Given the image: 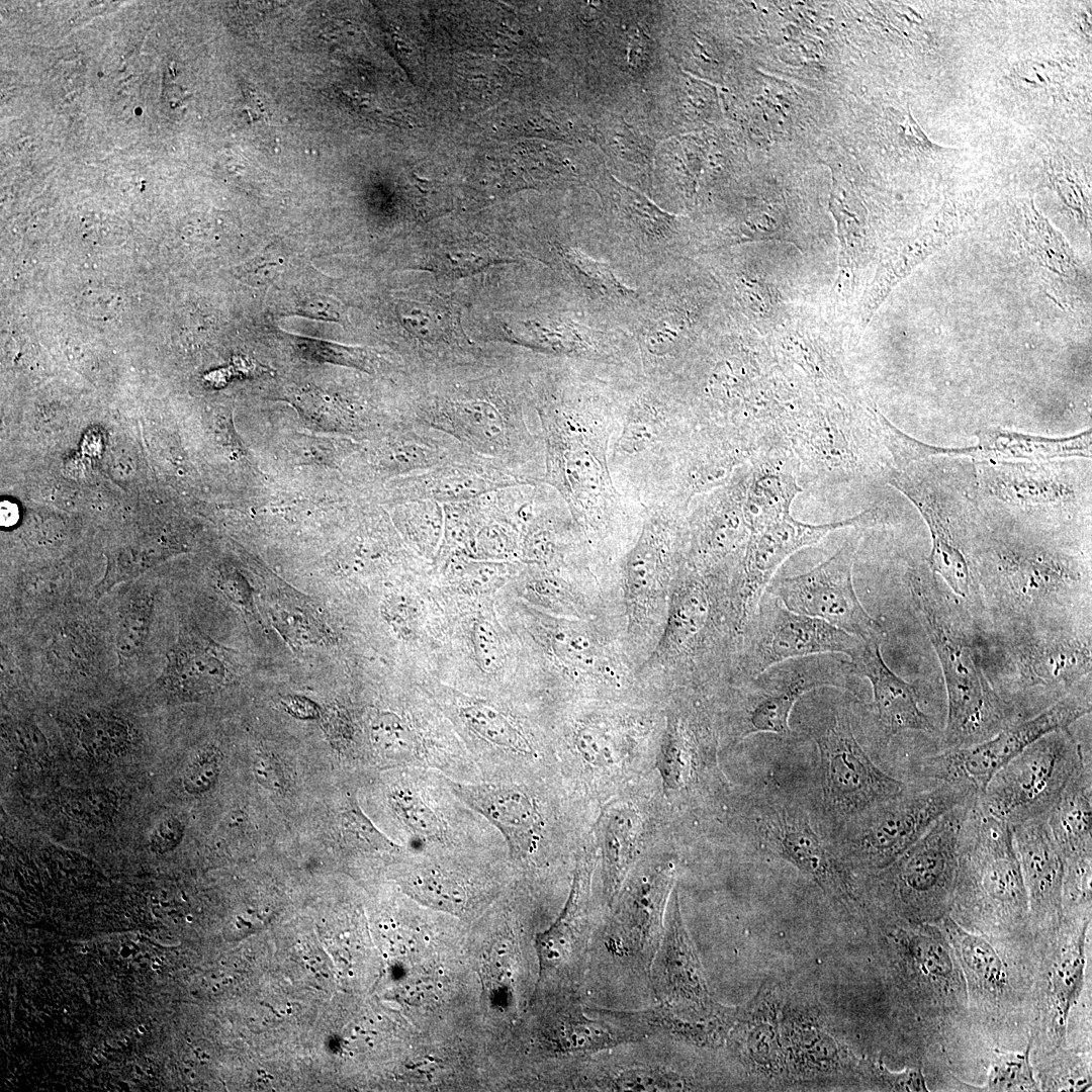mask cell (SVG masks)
<instances>
[{"mask_svg": "<svg viewBox=\"0 0 1092 1092\" xmlns=\"http://www.w3.org/2000/svg\"><path fill=\"white\" fill-rule=\"evenodd\" d=\"M935 923L961 964L975 1037L989 1049L1023 1050L1031 1038L1034 938L992 940L964 928L949 914Z\"/></svg>", "mask_w": 1092, "mask_h": 1092, "instance_id": "obj_5", "label": "cell"}, {"mask_svg": "<svg viewBox=\"0 0 1092 1092\" xmlns=\"http://www.w3.org/2000/svg\"><path fill=\"white\" fill-rule=\"evenodd\" d=\"M387 802L418 853L452 854L491 845L481 841L482 834L475 832L479 825L437 771L408 768L390 784Z\"/></svg>", "mask_w": 1092, "mask_h": 1092, "instance_id": "obj_15", "label": "cell"}, {"mask_svg": "<svg viewBox=\"0 0 1092 1092\" xmlns=\"http://www.w3.org/2000/svg\"><path fill=\"white\" fill-rule=\"evenodd\" d=\"M342 835L348 845L376 853H399L402 849L379 831L356 802H351L340 817Z\"/></svg>", "mask_w": 1092, "mask_h": 1092, "instance_id": "obj_47", "label": "cell"}, {"mask_svg": "<svg viewBox=\"0 0 1092 1092\" xmlns=\"http://www.w3.org/2000/svg\"><path fill=\"white\" fill-rule=\"evenodd\" d=\"M421 854V853H420ZM418 862L402 880L403 891L419 903L438 911L463 915L473 905L475 894L462 877L436 862Z\"/></svg>", "mask_w": 1092, "mask_h": 1092, "instance_id": "obj_36", "label": "cell"}, {"mask_svg": "<svg viewBox=\"0 0 1092 1092\" xmlns=\"http://www.w3.org/2000/svg\"><path fill=\"white\" fill-rule=\"evenodd\" d=\"M638 820L630 809L613 808L604 820L605 888L612 900L624 882L635 852Z\"/></svg>", "mask_w": 1092, "mask_h": 1092, "instance_id": "obj_37", "label": "cell"}, {"mask_svg": "<svg viewBox=\"0 0 1092 1092\" xmlns=\"http://www.w3.org/2000/svg\"><path fill=\"white\" fill-rule=\"evenodd\" d=\"M872 412L876 419L878 432L891 455L893 465L920 461L938 455L971 457H974L975 455V446L966 448H944L920 442L900 431L879 411L873 410Z\"/></svg>", "mask_w": 1092, "mask_h": 1092, "instance_id": "obj_45", "label": "cell"}, {"mask_svg": "<svg viewBox=\"0 0 1092 1092\" xmlns=\"http://www.w3.org/2000/svg\"><path fill=\"white\" fill-rule=\"evenodd\" d=\"M1032 1037L1021 1051L993 1049L978 1091H1040L1030 1060Z\"/></svg>", "mask_w": 1092, "mask_h": 1092, "instance_id": "obj_40", "label": "cell"}, {"mask_svg": "<svg viewBox=\"0 0 1092 1092\" xmlns=\"http://www.w3.org/2000/svg\"><path fill=\"white\" fill-rule=\"evenodd\" d=\"M1091 1052L1061 1048L1031 1060L1040 1091H1086L1092 1084Z\"/></svg>", "mask_w": 1092, "mask_h": 1092, "instance_id": "obj_38", "label": "cell"}, {"mask_svg": "<svg viewBox=\"0 0 1092 1092\" xmlns=\"http://www.w3.org/2000/svg\"><path fill=\"white\" fill-rule=\"evenodd\" d=\"M905 1048L940 1063L971 1030L966 983L953 947L936 923L875 914L868 927Z\"/></svg>", "mask_w": 1092, "mask_h": 1092, "instance_id": "obj_1", "label": "cell"}, {"mask_svg": "<svg viewBox=\"0 0 1092 1092\" xmlns=\"http://www.w3.org/2000/svg\"><path fill=\"white\" fill-rule=\"evenodd\" d=\"M459 586L473 592H487L497 588L511 574L513 565L508 561L477 560L469 558L451 559L444 567Z\"/></svg>", "mask_w": 1092, "mask_h": 1092, "instance_id": "obj_48", "label": "cell"}, {"mask_svg": "<svg viewBox=\"0 0 1092 1092\" xmlns=\"http://www.w3.org/2000/svg\"><path fill=\"white\" fill-rule=\"evenodd\" d=\"M977 796L945 783L915 784L840 826L835 852L856 876L874 874L912 846L943 814Z\"/></svg>", "mask_w": 1092, "mask_h": 1092, "instance_id": "obj_9", "label": "cell"}, {"mask_svg": "<svg viewBox=\"0 0 1092 1092\" xmlns=\"http://www.w3.org/2000/svg\"><path fill=\"white\" fill-rule=\"evenodd\" d=\"M1049 814L1012 826L1028 898L1033 938L1056 931L1063 920L1064 858L1053 838Z\"/></svg>", "mask_w": 1092, "mask_h": 1092, "instance_id": "obj_24", "label": "cell"}, {"mask_svg": "<svg viewBox=\"0 0 1092 1092\" xmlns=\"http://www.w3.org/2000/svg\"><path fill=\"white\" fill-rule=\"evenodd\" d=\"M1087 758L1068 728L1049 733L998 769L976 804L1011 827L1045 816Z\"/></svg>", "mask_w": 1092, "mask_h": 1092, "instance_id": "obj_11", "label": "cell"}, {"mask_svg": "<svg viewBox=\"0 0 1092 1092\" xmlns=\"http://www.w3.org/2000/svg\"><path fill=\"white\" fill-rule=\"evenodd\" d=\"M81 740L90 753L96 756H113L124 750L128 744L129 731L121 721L98 715L84 722Z\"/></svg>", "mask_w": 1092, "mask_h": 1092, "instance_id": "obj_49", "label": "cell"}, {"mask_svg": "<svg viewBox=\"0 0 1092 1092\" xmlns=\"http://www.w3.org/2000/svg\"><path fill=\"white\" fill-rule=\"evenodd\" d=\"M673 880L670 862L635 874L600 932L604 948L616 963L647 979L662 936Z\"/></svg>", "mask_w": 1092, "mask_h": 1092, "instance_id": "obj_17", "label": "cell"}, {"mask_svg": "<svg viewBox=\"0 0 1092 1092\" xmlns=\"http://www.w3.org/2000/svg\"><path fill=\"white\" fill-rule=\"evenodd\" d=\"M596 140L613 159L652 170L656 143L624 120H610L596 129Z\"/></svg>", "mask_w": 1092, "mask_h": 1092, "instance_id": "obj_43", "label": "cell"}, {"mask_svg": "<svg viewBox=\"0 0 1092 1092\" xmlns=\"http://www.w3.org/2000/svg\"><path fill=\"white\" fill-rule=\"evenodd\" d=\"M257 780L267 788L281 791L284 788V777L280 764L269 755L260 756L254 764Z\"/></svg>", "mask_w": 1092, "mask_h": 1092, "instance_id": "obj_57", "label": "cell"}, {"mask_svg": "<svg viewBox=\"0 0 1092 1092\" xmlns=\"http://www.w3.org/2000/svg\"><path fill=\"white\" fill-rule=\"evenodd\" d=\"M748 671L756 676L769 667L795 658L819 654H846L849 659L864 641L814 617L787 609L765 590L753 613Z\"/></svg>", "mask_w": 1092, "mask_h": 1092, "instance_id": "obj_18", "label": "cell"}, {"mask_svg": "<svg viewBox=\"0 0 1092 1092\" xmlns=\"http://www.w3.org/2000/svg\"><path fill=\"white\" fill-rule=\"evenodd\" d=\"M711 614L710 597L700 582L691 585L677 606L674 629L681 641L698 636L709 621Z\"/></svg>", "mask_w": 1092, "mask_h": 1092, "instance_id": "obj_50", "label": "cell"}, {"mask_svg": "<svg viewBox=\"0 0 1092 1092\" xmlns=\"http://www.w3.org/2000/svg\"><path fill=\"white\" fill-rule=\"evenodd\" d=\"M155 602V590L142 587L131 589L123 600L115 648L120 666L132 663L142 653L147 641Z\"/></svg>", "mask_w": 1092, "mask_h": 1092, "instance_id": "obj_39", "label": "cell"}, {"mask_svg": "<svg viewBox=\"0 0 1092 1092\" xmlns=\"http://www.w3.org/2000/svg\"><path fill=\"white\" fill-rule=\"evenodd\" d=\"M1092 855L1064 859L1063 920H1092Z\"/></svg>", "mask_w": 1092, "mask_h": 1092, "instance_id": "obj_44", "label": "cell"}, {"mask_svg": "<svg viewBox=\"0 0 1092 1092\" xmlns=\"http://www.w3.org/2000/svg\"><path fill=\"white\" fill-rule=\"evenodd\" d=\"M917 616L939 660L947 697V717L941 749L983 742L1017 721L1013 707L989 685L970 646L942 615L940 602L928 579L908 575Z\"/></svg>", "mask_w": 1092, "mask_h": 1092, "instance_id": "obj_8", "label": "cell"}, {"mask_svg": "<svg viewBox=\"0 0 1092 1092\" xmlns=\"http://www.w3.org/2000/svg\"><path fill=\"white\" fill-rule=\"evenodd\" d=\"M610 1050L580 1059L574 1087L586 1091H695L714 1087L692 1069L658 1056Z\"/></svg>", "mask_w": 1092, "mask_h": 1092, "instance_id": "obj_25", "label": "cell"}, {"mask_svg": "<svg viewBox=\"0 0 1092 1092\" xmlns=\"http://www.w3.org/2000/svg\"><path fill=\"white\" fill-rule=\"evenodd\" d=\"M1013 75L1026 89L1048 88L1060 82L1063 77L1062 70L1057 64L1043 61L1021 63L1014 69Z\"/></svg>", "mask_w": 1092, "mask_h": 1092, "instance_id": "obj_55", "label": "cell"}, {"mask_svg": "<svg viewBox=\"0 0 1092 1092\" xmlns=\"http://www.w3.org/2000/svg\"><path fill=\"white\" fill-rule=\"evenodd\" d=\"M474 657L479 668L487 673L498 671L505 654L499 633L489 618L479 617L471 630Z\"/></svg>", "mask_w": 1092, "mask_h": 1092, "instance_id": "obj_51", "label": "cell"}, {"mask_svg": "<svg viewBox=\"0 0 1092 1092\" xmlns=\"http://www.w3.org/2000/svg\"><path fill=\"white\" fill-rule=\"evenodd\" d=\"M532 404L544 446L542 483L555 489L576 518L602 520L630 502L614 483L608 454L620 431L623 401L589 390H561L545 391Z\"/></svg>", "mask_w": 1092, "mask_h": 1092, "instance_id": "obj_2", "label": "cell"}, {"mask_svg": "<svg viewBox=\"0 0 1092 1092\" xmlns=\"http://www.w3.org/2000/svg\"><path fill=\"white\" fill-rule=\"evenodd\" d=\"M648 980L658 1006L640 1013L654 1035L663 1033L697 1049L725 1045L737 1006L723 1005L711 995L675 892Z\"/></svg>", "mask_w": 1092, "mask_h": 1092, "instance_id": "obj_6", "label": "cell"}, {"mask_svg": "<svg viewBox=\"0 0 1092 1092\" xmlns=\"http://www.w3.org/2000/svg\"><path fill=\"white\" fill-rule=\"evenodd\" d=\"M1091 922L1062 920L1060 927L1034 938L1030 1060L1067 1045L1073 1007L1091 986Z\"/></svg>", "mask_w": 1092, "mask_h": 1092, "instance_id": "obj_10", "label": "cell"}, {"mask_svg": "<svg viewBox=\"0 0 1092 1092\" xmlns=\"http://www.w3.org/2000/svg\"><path fill=\"white\" fill-rule=\"evenodd\" d=\"M397 516L404 536L418 554L436 559L443 536V506L429 500L405 502Z\"/></svg>", "mask_w": 1092, "mask_h": 1092, "instance_id": "obj_41", "label": "cell"}, {"mask_svg": "<svg viewBox=\"0 0 1092 1092\" xmlns=\"http://www.w3.org/2000/svg\"><path fill=\"white\" fill-rule=\"evenodd\" d=\"M968 210L969 200L967 199L945 203L919 234L882 266L863 302L861 313L863 327L892 288L957 233Z\"/></svg>", "mask_w": 1092, "mask_h": 1092, "instance_id": "obj_32", "label": "cell"}, {"mask_svg": "<svg viewBox=\"0 0 1092 1092\" xmlns=\"http://www.w3.org/2000/svg\"><path fill=\"white\" fill-rule=\"evenodd\" d=\"M1064 859L1092 855V764L1087 758L1070 779L1048 817Z\"/></svg>", "mask_w": 1092, "mask_h": 1092, "instance_id": "obj_34", "label": "cell"}, {"mask_svg": "<svg viewBox=\"0 0 1092 1092\" xmlns=\"http://www.w3.org/2000/svg\"><path fill=\"white\" fill-rule=\"evenodd\" d=\"M752 823L760 849L791 863L831 901L866 924L868 909L857 877L822 840L800 806L777 797H762Z\"/></svg>", "mask_w": 1092, "mask_h": 1092, "instance_id": "obj_12", "label": "cell"}, {"mask_svg": "<svg viewBox=\"0 0 1092 1092\" xmlns=\"http://www.w3.org/2000/svg\"><path fill=\"white\" fill-rule=\"evenodd\" d=\"M182 836L183 826L181 822L174 817L165 818L153 830L150 845L154 850L166 851L175 847Z\"/></svg>", "mask_w": 1092, "mask_h": 1092, "instance_id": "obj_56", "label": "cell"}, {"mask_svg": "<svg viewBox=\"0 0 1092 1092\" xmlns=\"http://www.w3.org/2000/svg\"><path fill=\"white\" fill-rule=\"evenodd\" d=\"M457 717L478 742L474 762L482 780H508L511 759L535 754L514 719L490 702L465 701L457 708Z\"/></svg>", "mask_w": 1092, "mask_h": 1092, "instance_id": "obj_31", "label": "cell"}, {"mask_svg": "<svg viewBox=\"0 0 1092 1092\" xmlns=\"http://www.w3.org/2000/svg\"><path fill=\"white\" fill-rule=\"evenodd\" d=\"M880 646L881 641H864L850 660L858 676L867 677L871 682L882 742L887 743L908 730L936 733L932 719L919 706L915 689L888 666Z\"/></svg>", "mask_w": 1092, "mask_h": 1092, "instance_id": "obj_29", "label": "cell"}, {"mask_svg": "<svg viewBox=\"0 0 1092 1092\" xmlns=\"http://www.w3.org/2000/svg\"><path fill=\"white\" fill-rule=\"evenodd\" d=\"M858 1086L873 1091H929L923 1069L907 1066L893 1071L879 1058L861 1057L858 1064Z\"/></svg>", "mask_w": 1092, "mask_h": 1092, "instance_id": "obj_46", "label": "cell"}, {"mask_svg": "<svg viewBox=\"0 0 1092 1092\" xmlns=\"http://www.w3.org/2000/svg\"><path fill=\"white\" fill-rule=\"evenodd\" d=\"M1091 711L1090 696L1069 693L1039 713L1017 720L993 737L962 748L941 749L920 763L919 784L945 783L977 797L993 775L1042 736L1068 728Z\"/></svg>", "mask_w": 1092, "mask_h": 1092, "instance_id": "obj_14", "label": "cell"}, {"mask_svg": "<svg viewBox=\"0 0 1092 1092\" xmlns=\"http://www.w3.org/2000/svg\"><path fill=\"white\" fill-rule=\"evenodd\" d=\"M970 806L946 812L888 867L858 878L870 912L913 923H935L949 914L959 835Z\"/></svg>", "mask_w": 1092, "mask_h": 1092, "instance_id": "obj_7", "label": "cell"}, {"mask_svg": "<svg viewBox=\"0 0 1092 1092\" xmlns=\"http://www.w3.org/2000/svg\"><path fill=\"white\" fill-rule=\"evenodd\" d=\"M858 537H851L810 570L777 579L767 590L787 609L821 619L863 641H881L884 628L856 596L852 566Z\"/></svg>", "mask_w": 1092, "mask_h": 1092, "instance_id": "obj_16", "label": "cell"}, {"mask_svg": "<svg viewBox=\"0 0 1092 1092\" xmlns=\"http://www.w3.org/2000/svg\"><path fill=\"white\" fill-rule=\"evenodd\" d=\"M858 676L850 659L819 654L778 663L755 677L746 709L744 735L774 733L789 736L795 704L806 693L823 687L852 691Z\"/></svg>", "mask_w": 1092, "mask_h": 1092, "instance_id": "obj_19", "label": "cell"}, {"mask_svg": "<svg viewBox=\"0 0 1092 1092\" xmlns=\"http://www.w3.org/2000/svg\"><path fill=\"white\" fill-rule=\"evenodd\" d=\"M526 399L500 380L450 383L418 392L403 419L442 432L523 484L542 482L544 446Z\"/></svg>", "mask_w": 1092, "mask_h": 1092, "instance_id": "obj_3", "label": "cell"}, {"mask_svg": "<svg viewBox=\"0 0 1092 1092\" xmlns=\"http://www.w3.org/2000/svg\"><path fill=\"white\" fill-rule=\"evenodd\" d=\"M809 734L819 751L822 805L839 827L907 788L872 760L841 709L825 714Z\"/></svg>", "mask_w": 1092, "mask_h": 1092, "instance_id": "obj_13", "label": "cell"}, {"mask_svg": "<svg viewBox=\"0 0 1092 1092\" xmlns=\"http://www.w3.org/2000/svg\"><path fill=\"white\" fill-rule=\"evenodd\" d=\"M596 189L618 231L640 252L659 255L673 248L678 236L675 215L660 209L649 198L622 184L611 174H603L597 181Z\"/></svg>", "mask_w": 1092, "mask_h": 1092, "instance_id": "obj_30", "label": "cell"}, {"mask_svg": "<svg viewBox=\"0 0 1092 1092\" xmlns=\"http://www.w3.org/2000/svg\"><path fill=\"white\" fill-rule=\"evenodd\" d=\"M781 1036L786 1087H828L840 1081L858 1086L860 1058L827 1031L811 1007L785 1002Z\"/></svg>", "mask_w": 1092, "mask_h": 1092, "instance_id": "obj_20", "label": "cell"}, {"mask_svg": "<svg viewBox=\"0 0 1092 1092\" xmlns=\"http://www.w3.org/2000/svg\"><path fill=\"white\" fill-rule=\"evenodd\" d=\"M889 483L915 505L929 528L932 546L927 562L931 571L940 574L958 596L967 597L972 583L970 567L934 486L916 462L892 466Z\"/></svg>", "mask_w": 1092, "mask_h": 1092, "instance_id": "obj_27", "label": "cell"}, {"mask_svg": "<svg viewBox=\"0 0 1092 1092\" xmlns=\"http://www.w3.org/2000/svg\"><path fill=\"white\" fill-rule=\"evenodd\" d=\"M877 519V510H867L846 520L807 524L783 516L749 532L743 560L742 603L745 617L753 615L778 567L796 551L812 546L833 531L867 527Z\"/></svg>", "mask_w": 1092, "mask_h": 1092, "instance_id": "obj_23", "label": "cell"}, {"mask_svg": "<svg viewBox=\"0 0 1092 1092\" xmlns=\"http://www.w3.org/2000/svg\"><path fill=\"white\" fill-rule=\"evenodd\" d=\"M167 657L159 682L172 696L199 698L224 684L226 669L221 654L199 635L183 634Z\"/></svg>", "mask_w": 1092, "mask_h": 1092, "instance_id": "obj_33", "label": "cell"}, {"mask_svg": "<svg viewBox=\"0 0 1092 1092\" xmlns=\"http://www.w3.org/2000/svg\"><path fill=\"white\" fill-rule=\"evenodd\" d=\"M950 917L1000 941L1032 939L1027 893L1011 826L976 804L969 807L958 845Z\"/></svg>", "mask_w": 1092, "mask_h": 1092, "instance_id": "obj_4", "label": "cell"}, {"mask_svg": "<svg viewBox=\"0 0 1092 1092\" xmlns=\"http://www.w3.org/2000/svg\"><path fill=\"white\" fill-rule=\"evenodd\" d=\"M784 1003L780 986L763 983L748 1002L737 1006L724 1045L746 1077L762 1087H786L781 1036Z\"/></svg>", "mask_w": 1092, "mask_h": 1092, "instance_id": "obj_22", "label": "cell"}, {"mask_svg": "<svg viewBox=\"0 0 1092 1092\" xmlns=\"http://www.w3.org/2000/svg\"><path fill=\"white\" fill-rule=\"evenodd\" d=\"M523 484L479 455L402 476L393 487L401 502L429 500L440 505L469 500L482 494Z\"/></svg>", "mask_w": 1092, "mask_h": 1092, "instance_id": "obj_28", "label": "cell"}, {"mask_svg": "<svg viewBox=\"0 0 1092 1092\" xmlns=\"http://www.w3.org/2000/svg\"><path fill=\"white\" fill-rule=\"evenodd\" d=\"M222 754L212 746L200 749L187 765L183 776V786L192 795L208 791L216 782L221 765Z\"/></svg>", "mask_w": 1092, "mask_h": 1092, "instance_id": "obj_52", "label": "cell"}, {"mask_svg": "<svg viewBox=\"0 0 1092 1092\" xmlns=\"http://www.w3.org/2000/svg\"><path fill=\"white\" fill-rule=\"evenodd\" d=\"M562 257L572 276L595 296L616 304L636 297L635 291L621 282L608 265L571 248L563 250Z\"/></svg>", "mask_w": 1092, "mask_h": 1092, "instance_id": "obj_42", "label": "cell"}, {"mask_svg": "<svg viewBox=\"0 0 1092 1092\" xmlns=\"http://www.w3.org/2000/svg\"><path fill=\"white\" fill-rule=\"evenodd\" d=\"M382 614L399 637L408 640L416 636L420 628L421 610L414 599L405 595H393L384 602Z\"/></svg>", "mask_w": 1092, "mask_h": 1092, "instance_id": "obj_53", "label": "cell"}, {"mask_svg": "<svg viewBox=\"0 0 1092 1092\" xmlns=\"http://www.w3.org/2000/svg\"><path fill=\"white\" fill-rule=\"evenodd\" d=\"M979 439L974 458L989 460H1049L1066 457L1091 456V431L1068 438H1046L986 429L977 433Z\"/></svg>", "mask_w": 1092, "mask_h": 1092, "instance_id": "obj_35", "label": "cell"}, {"mask_svg": "<svg viewBox=\"0 0 1092 1092\" xmlns=\"http://www.w3.org/2000/svg\"><path fill=\"white\" fill-rule=\"evenodd\" d=\"M589 873L577 867L568 899L554 923L535 937L538 980L535 991L555 977L573 982L582 976L585 954L590 947L593 921L588 911Z\"/></svg>", "mask_w": 1092, "mask_h": 1092, "instance_id": "obj_26", "label": "cell"}, {"mask_svg": "<svg viewBox=\"0 0 1092 1092\" xmlns=\"http://www.w3.org/2000/svg\"><path fill=\"white\" fill-rule=\"evenodd\" d=\"M1 517V523L5 526L11 525L17 520L16 512L12 510V506L8 503H2Z\"/></svg>", "mask_w": 1092, "mask_h": 1092, "instance_id": "obj_58", "label": "cell"}, {"mask_svg": "<svg viewBox=\"0 0 1092 1092\" xmlns=\"http://www.w3.org/2000/svg\"><path fill=\"white\" fill-rule=\"evenodd\" d=\"M659 552L655 539L645 531L627 561L629 582L636 586L647 585L657 570Z\"/></svg>", "mask_w": 1092, "mask_h": 1092, "instance_id": "obj_54", "label": "cell"}, {"mask_svg": "<svg viewBox=\"0 0 1092 1092\" xmlns=\"http://www.w3.org/2000/svg\"><path fill=\"white\" fill-rule=\"evenodd\" d=\"M441 779L462 804L496 829L515 861L525 863L536 855L545 821L524 786L512 780L457 781L442 774Z\"/></svg>", "mask_w": 1092, "mask_h": 1092, "instance_id": "obj_21", "label": "cell"}]
</instances>
